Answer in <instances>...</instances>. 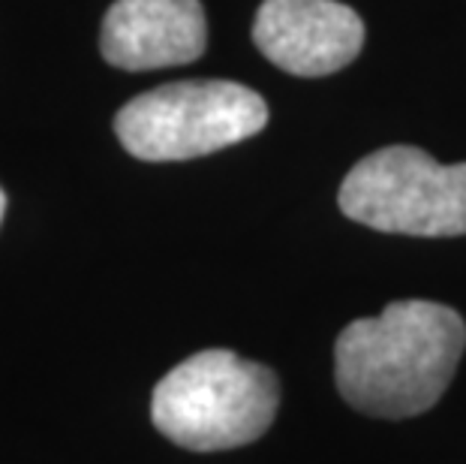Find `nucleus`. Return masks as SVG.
<instances>
[{
	"label": "nucleus",
	"mask_w": 466,
	"mask_h": 464,
	"mask_svg": "<svg viewBox=\"0 0 466 464\" xmlns=\"http://www.w3.org/2000/svg\"><path fill=\"white\" fill-rule=\"evenodd\" d=\"M466 323L440 302H391L350 323L334 344L337 389L355 410L406 419L431 410L458 371Z\"/></svg>",
	"instance_id": "nucleus-1"
},
{
	"label": "nucleus",
	"mask_w": 466,
	"mask_h": 464,
	"mask_svg": "<svg viewBox=\"0 0 466 464\" xmlns=\"http://www.w3.org/2000/svg\"><path fill=\"white\" fill-rule=\"evenodd\" d=\"M277 404L280 383L271 368L232 350H202L157 383L151 419L177 447L217 452L259 440Z\"/></svg>",
	"instance_id": "nucleus-2"
},
{
	"label": "nucleus",
	"mask_w": 466,
	"mask_h": 464,
	"mask_svg": "<svg viewBox=\"0 0 466 464\" xmlns=\"http://www.w3.org/2000/svg\"><path fill=\"white\" fill-rule=\"evenodd\" d=\"M265 124L268 106L253 88L193 78L138 94L117 112L115 133L138 160L166 163L238 145L265 130Z\"/></svg>",
	"instance_id": "nucleus-3"
},
{
	"label": "nucleus",
	"mask_w": 466,
	"mask_h": 464,
	"mask_svg": "<svg viewBox=\"0 0 466 464\" xmlns=\"http://www.w3.org/2000/svg\"><path fill=\"white\" fill-rule=\"evenodd\" d=\"M343 214L380 232L466 235V163L442 166L412 145H391L352 166L340 184Z\"/></svg>",
	"instance_id": "nucleus-4"
},
{
	"label": "nucleus",
	"mask_w": 466,
	"mask_h": 464,
	"mask_svg": "<svg viewBox=\"0 0 466 464\" xmlns=\"http://www.w3.org/2000/svg\"><path fill=\"white\" fill-rule=\"evenodd\" d=\"M256 48L280 70L331 76L359 57L364 22L337 0H262L253 22Z\"/></svg>",
	"instance_id": "nucleus-5"
},
{
	"label": "nucleus",
	"mask_w": 466,
	"mask_h": 464,
	"mask_svg": "<svg viewBox=\"0 0 466 464\" xmlns=\"http://www.w3.org/2000/svg\"><path fill=\"white\" fill-rule=\"evenodd\" d=\"M199 0H115L103 18L100 52L117 70H163L205 55Z\"/></svg>",
	"instance_id": "nucleus-6"
},
{
	"label": "nucleus",
	"mask_w": 466,
	"mask_h": 464,
	"mask_svg": "<svg viewBox=\"0 0 466 464\" xmlns=\"http://www.w3.org/2000/svg\"><path fill=\"white\" fill-rule=\"evenodd\" d=\"M4 211H6V193L0 191V221H4Z\"/></svg>",
	"instance_id": "nucleus-7"
}]
</instances>
